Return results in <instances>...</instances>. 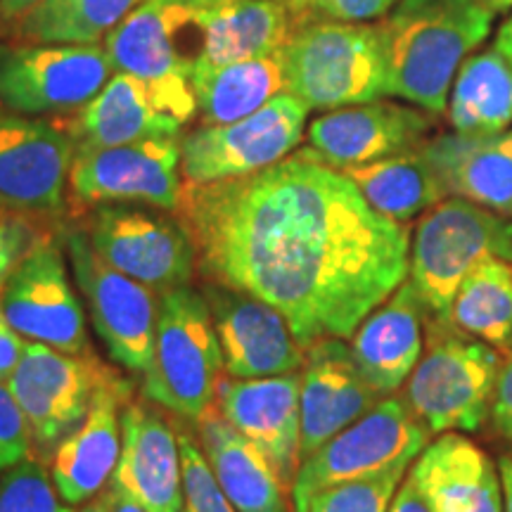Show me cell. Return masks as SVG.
Returning <instances> with one entry per match:
<instances>
[{
	"label": "cell",
	"mask_w": 512,
	"mask_h": 512,
	"mask_svg": "<svg viewBox=\"0 0 512 512\" xmlns=\"http://www.w3.org/2000/svg\"><path fill=\"white\" fill-rule=\"evenodd\" d=\"M178 211L204 278L275 306L304 349L349 339L408 280V228L370 207L342 171L304 155L183 185Z\"/></svg>",
	"instance_id": "cell-1"
},
{
	"label": "cell",
	"mask_w": 512,
	"mask_h": 512,
	"mask_svg": "<svg viewBox=\"0 0 512 512\" xmlns=\"http://www.w3.org/2000/svg\"><path fill=\"white\" fill-rule=\"evenodd\" d=\"M494 17L482 0H399L380 22L389 95L444 114L458 69L491 34Z\"/></svg>",
	"instance_id": "cell-2"
},
{
	"label": "cell",
	"mask_w": 512,
	"mask_h": 512,
	"mask_svg": "<svg viewBox=\"0 0 512 512\" xmlns=\"http://www.w3.org/2000/svg\"><path fill=\"white\" fill-rule=\"evenodd\" d=\"M287 93L309 110L366 105L389 95L380 22H313L280 50Z\"/></svg>",
	"instance_id": "cell-3"
},
{
	"label": "cell",
	"mask_w": 512,
	"mask_h": 512,
	"mask_svg": "<svg viewBox=\"0 0 512 512\" xmlns=\"http://www.w3.org/2000/svg\"><path fill=\"white\" fill-rule=\"evenodd\" d=\"M427 323V351L403 396L432 434H475L491 415L501 351L441 320Z\"/></svg>",
	"instance_id": "cell-4"
},
{
	"label": "cell",
	"mask_w": 512,
	"mask_h": 512,
	"mask_svg": "<svg viewBox=\"0 0 512 512\" xmlns=\"http://www.w3.org/2000/svg\"><path fill=\"white\" fill-rule=\"evenodd\" d=\"M223 354L207 299L190 285L162 294L155 349L143 394L178 418L197 422L216 403Z\"/></svg>",
	"instance_id": "cell-5"
},
{
	"label": "cell",
	"mask_w": 512,
	"mask_h": 512,
	"mask_svg": "<svg viewBox=\"0 0 512 512\" xmlns=\"http://www.w3.org/2000/svg\"><path fill=\"white\" fill-rule=\"evenodd\" d=\"M484 256L512 261L510 216L460 197L441 200L420 216L411 240L408 280L427 318L446 323L460 283Z\"/></svg>",
	"instance_id": "cell-6"
},
{
	"label": "cell",
	"mask_w": 512,
	"mask_h": 512,
	"mask_svg": "<svg viewBox=\"0 0 512 512\" xmlns=\"http://www.w3.org/2000/svg\"><path fill=\"white\" fill-rule=\"evenodd\" d=\"M430 437L432 432L411 411L406 396H387L302 460L290 489L294 512H306L311 498L330 486L411 465Z\"/></svg>",
	"instance_id": "cell-7"
},
{
	"label": "cell",
	"mask_w": 512,
	"mask_h": 512,
	"mask_svg": "<svg viewBox=\"0 0 512 512\" xmlns=\"http://www.w3.org/2000/svg\"><path fill=\"white\" fill-rule=\"evenodd\" d=\"M197 29V12L169 0H145L105 38L114 72L128 74L145 86L159 110L178 124L195 117L192 55L183 36Z\"/></svg>",
	"instance_id": "cell-8"
},
{
	"label": "cell",
	"mask_w": 512,
	"mask_h": 512,
	"mask_svg": "<svg viewBox=\"0 0 512 512\" xmlns=\"http://www.w3.org/2000/svg\"><path fill=\"white\" fill-rule=\"evenodd\" d=\"M309 112L292 93H280L245 119L204 124L181 140L183 176L195 185L219 183L283 162L302 143Z\"/></svg>",
	"instance_id": "cell-9"
},
{
	"label": "cell",
	"mask_w": 512,
	"mask_h": 512,
	"mask_svg": "<svg viewBox=\"0 0 512 512\" xmlns=\"http://www.w3.org/2000/svg\"><path fill=\"white\" fill-rule=\"evenodd\" d=\"M110 373L93 351L67 354L29 339L8 389L43 456H50L86 420L95 392Z\"/></svg>",
	"instance_id": "cell-10"
},
{
	"label": "cell",
	"mask_w": 512,
	"mask_h": 512,
	"mask_svg": "<svg viewBox=\"0 0 512 512\" xmlns=\"http://www.w3.org/2000/svg\"><path fill=\"white\" fill-rule=\"evenodd\" d=\"M114 76L105 46H0V105L19 114L79 110Z\"/></svg>",
	"instance_id": "cell-11"
},
{
	"label": "cell",
	"mask_w": 512,
	"mask_h": 512,
	"mask_svg": "<svg viewBox=\"0 0 512 512\" xmlns=\"http://www.w3.org/2000/svg\"><path fill=\"white\" fill-rule=\"evenodd\" d=\"M67 249L76 285L102 344L119 366L145 373L155 349L159 313L155 290L107 264L93 249L88 233L72 230Z\"/></svg>",
	"instance_id": "cell-12"
},
{
	"label": "cell",
	"mask_w": 512,
	"mask_h": 512,
	"mask_svg": "<svg viewBox=\"0 0 512 512\" xmlns=\"http://www.w3.org/2000/svg\"><path fill=\"white\" fill-rule=\"evenodd\" d=\"M0 306L12 328L31 342L67 354L91 351L83 306L69 283L62 249L53 240H36L29 247L0 292Z\"/></svg>",
	"instance_id": "cell-13"
},
{
	"label": "cell",
	"mask_w": 512,
	"mask_h": 512,
	"mask_svg": "<svg viewBox=\"0 0 512 512\" xmlns=\"http://www.w3.org/2000/svg\"><path fill=\"white\" fill-rule=\"evenodd\" d=\"M178 169V136L145 138L136 143L76 152L69 183L81 204L145 202L166 211H178L183 197Z\"/></svg>",
	"instance_id": "cell-14"
},
{
	"label": "cell",
	"mask_w": 512,
	"mask_h": 512,
	"mask_svg": "<svg viewBox=\"0 0 512 512\" xmlns=\"http://www.w3.org/2000/svg\"><path fill=\"white\" fill-rule=\"evenodd\" d=\"M88 240L107 264L162 294L188 285L197 268L188 230L159 214L102 207L93 216Z\"/></svg>",
	"instance_id": "cell-15"
},
{
	"label": "cell",
	"mask_w": 512,
	"mask_h": 512,
	"mask_svg": "<svg viewBox=\"0 0 512 512\" xmlns=\"http://www.w3.org/2000/svg\"><path fill=\"white\" fill-rule=\"evenodd\" d=\"M74 157L76 145L64 128L0 112V207L24 214L62 211Z\"/></svg>",
	"instance_id": "cell-16"
},
{
	"label": "cell",
	"mask_w": 512,
	"mask_h": 512,
	"mask_svg": "<svg viewBox=\"0 0 512 512\" xmlns=\"http://www.w3.org/2000/svg\"><path fill=\"white\" fill-rule=\"evenodd\" d=\"M202 294L209 304L228 377H273L304 366V347L275 306L211 280Z\"/></svg>",
	"instance_id": "cell-17"
},
{
	"label": "cell",
	"mask_w": 512,
	"mask_h": 512,
	"mask_svg": "<svg viewBox=\"0 0 512 512\" xmlns=\"http://www.w3.org/2000/svg\"><path fill=\"white\" fill-rule=\"evenodd\" d=\"M432 117L425 110L380 100L339 107L311 121L306 131L309 145L299 155L337 171L403 155L425 143Z\"/></svg>",
	"instance_id": "cell-18"
},
{
	"label": "cell",
	"mask_w": 512,
	"mask_h": 512,
	"mask_svg": "<svg viewBox=\"0 0 512 512\" xmlns=\"http://www.w3.org/2000/svg\"><path fill=\"white\" fill-rule=\"evenodd\" d=\"M216 403L230 425L252 441L292 489L302 465V373L273 377H226Z\"/></svg>",
	"instance_id": "cell-19"
},
{
	"label": "cell",
	"mask_w": 512,
	"mask_h": 512,
	"mask_svg": "<svg viewBox=\"0 0 512 512\" xmlns=\"http://www.w3.org/2000/svg\"><path fill=\"white\" fill-rule=\"evenodd\" d=\"M380 401L344 339L323 337L309 344L302 366V460Z\"/></svg>",
	"instance_id": "cell-20"
},
{
	"label": "cell",
	"mask_w": 512,
	"mask_h": 512,
	"mask_svg": "<svg viewBox=\"0 0 512 512\" xmlns=\"http://www.w3.org/2000/svg\"><path fill=\"white\" fill-rule=\"evenodd\" d=\"M110 484L124 489L145 512H183V467L176 427L145 401L121 411V453Z\"/></svg>",
	"instance_id": "cell-21"
},
{
	"label": "cell",
	"mask_w": 512,
	"mask_h": 512,
	"mask_svg": "<svg viewBox=\"0 0 512 512\" xmlns=\"http://www.w3.org/2000/svg\"><path fill=\"white\" fill-rule=\"evenodd\" d=\"M131 401L128 382L114 373L105 377L86 420L50 453V475L62 501L83 505L102 494L121 453V408Z\"/></svg>",
	"instance_id": "cell-22"
},
{
	"label": "cell",
	"mask_w": 512,
	"mask_h": 512,
	"mask_svg": "<svg viewBox=\"0 0 512 512\" xmlns=\"http://www.w3.org/2000/svg\"><path fill=\"white\" fill-rule=\"evenodd\" d=\"M411 479L432 512H503L494 460L475 441L444 432L413 460Z\"/></svg>",
	"instance_id": "cell-23"
},
{
	"label": "cell",
	"mask_w": 512,
	"mask_h": 512,
	"mask_svg": "<svg viewBox=\"0 0 512 512\" xmlns=\"http://www.w3.org/2000/svg\"><path fill=\"white\" fill-rule=\"evenodd\" d=\"M422 306L411 280L396 287L351 335L358 370L382 399L399 392L422 356Z\"/></svg>",
	"instance_id": "cell-24"
},
{
	"label": "cell",
	"mask_w": 512,
	"mask_h": 512,
	"mask_svg": "<svg viewBox=\"0 0 512 512\" xmlns=\"http://www.w3.org/2000/svg\"><path fill=\"white\" fill-rule=\"evenodd\" d=\"M420 150L446 195L512 216V128L489 136L441 133Z\"/></svg>",
	"instance_id": "cell-25"
},
{
	"label": "cell",
	"mask_w": 512,
	"mask_h": 512,
	"mask_svg": "<svg viewBox=\"0 0 512 512\" xmlns=\"http://www.w3.org/2000/svg\"><path fill=\"white\" fill-rule=\"evenodd\" d=\"M200 53L192 64H221L254 60L280 53L299 31L287 0H238L221 8L197 10Z\"/></svg>",
	"instance_id": "cell-26"
},
{
	"label": "cell",
	"mask_w": 512,
	"mask_h": 512,
	"mask_svg": "<svg viewBox=\"0 0 512 512\" xmlns=\"http://www.w3.org/2000/svg\"><path fill=\"white\" fill-rule=\"evenodd\" d=\"M207 460L238 512H287V486L264 453L230 425L219 403L197 420Z\"/></svg>",
	"instance_id": "cell-27"
},
{
	"label": "cell",
	"mask_w": 512,
	"mask_h": 512,
	"mask_svg": "<svg viewBox=\"0 0 512 512\" xmlns=\"http://www.w3.org/2000/svg\"><path fill=\"white\" fill-rule=\"evenodd\" d=\"M183 124L159 110L145 86L133 76L114 72L91 102L79 107L67 133L76 152L136 143L145 138H176Z\"/></svg>",
	"instance_id": "cell-28"
},
{
	"label": "cell",
	"mask_w": 512,
	"mask_h": 512,
	"mask_svg": "<svg viewBox=\"0 0 512 512\" xmlns=\"http://www.w3.org/2000/svg\"><path fill=\"white\" fill-rule=\"evenodd\" d=\"M192 93L204 124L219 126L245 119L271 102L275 95L287 93L283 55L254 57L230 62L221 67L192 64Z\"/></svg>",
	"instance_id": "cell-29"
},
{
	"label": "cell",
	"mask_w": 512,
	"mask_h": 512,
	"mask_svg": "<svg viewBox=\"0 0 512 512\" xmlns=\"http://www.w3.org/2000/svg\"><path fill=\"white\" fill-rule=\"evenodd\" d=\"M342 174L354 181L370 207L399 223L422 216L446 197L444 185L420 147L370 164L349 166Z\"/></svg>",
	"instance_id": "cell-30"
},
{
	"label": "cell",
	"mask_w": 512,
	"mask_h": 512,
	"mask_svg": "<svg viewBox=\"0 0 512 512\" xmlns=\"http://www.w3.org/2000/svg\"><path fill=\"white\" fill-rule=\"evenodd\" d=\"M453 131L470 136L508 131L512 124V64L496 48L467 57L448 95Z\"/></svg>",
	"instance_id": "cell-31"
},
{
	"label": "cell",
	"mask_w": 512,
	"mask_h": 512,
	"mask_svg": "<svg viewBox=\"0 0 512 512\" xmlns=\"http://www.w3.org/2000/svg\"><path fill=\"white\" fill-rule=\"evenodd\" d=\"M446 323L498 351H512V261L484 256L460 283Z\"/></svg>",
	"instance_id": "cell-32"
},
{
	"label": "cell",
	"mask_w": 512,
	"mask_h": 512,
	"mask_svg": "<svg viewBox=\"0 0 512 512\" xmlns=\"http://www.w3.org/2000/svg\"><path fill=\"white\" fill-rule=\"evenodd\" d=\"M145 0H38L17 22L34 43H100Z\"/></svg>",
	"instance_id": "cell-33"
},
{
	"label": "cell",
	"mask_w": 512,
	"mask_h": 512,
	"mask_svg": "<svg viewBox=\"0 0 512 512\" xmlns=\"http://www.w3.org/2000/svg\"><path fill=\"white\" fill-rule=\"evenodd\" d=\"M0 512H72L48 467L36 456L22 458L0 475Z\"/></svg>",
	"instance_id": "cell-34"
},
{
	"label": "cell",
	"mask_w": 512,
	"mask_h": 512,
	"mask_svg": "<svg viewBox=\"0 0 512 512\" xmlns=\"http://www.w3.org/2000/svg\"><path fill=\"white\" fill-rule=\"evenodd\" d=\"M406 470L408 465H396L382 475L330 486L311 498L306 512H389Z\"/></svg>",
	"instance_id": "cell-35"
},
{
	"label": "cell",
	"mask_w": 512,
	"mask_h": 512,
	"mask_svg": "<svg viewBox=\"0 0 512 512\" xmlns=\"http://www.w3.org/2000/svg\"><path fill=\"white\" fill-rule=\"evenodd\" d=\"M178 448H181L183 467V498L188 512H238L230 503L226 491L211 470L207 453L197 446L195 437L183 427H176Z\"/></svg>",
	"instance_id": "cell-36"
},
{
	"label": "cell",
	"mask_w": 512,
	"mask_h": 512,
	"mask_svg": "<svg viewBox=\"0 0 512 512\" xmlns=\"http://www.w3.org/2000/svg\"><path fill=\"white\" fill-rule=\"evenodd\" d=\"M299 29L313 22H366L380 19L399 0H287Z\"/></svg>",
	"instance_id": "cell-37"
},
{
	"label": "cell",
	"mask_w": 512,
	"mask_h": 512,
	"mask_svg": "<svg viewBox=\"0 0 512 512\" xmlns=\"http://www.w3.org/2000/svg\"><path fill=\"white\" fill-rule=\"evenodd\" d=\"M31 446L34 441L27 418L19 411L8 384H0V475L22 458L31 456Z\"/></svg>",
	"instance_id": "cell-38"
},
{
	"label": "cell",
	"mask_w": 512,
	"mask_h": 512,
	"mask_svg": "<svg viewBox=\"0 0 512 512\" xmlns=\"http://www.w3.org/2000/svg\"><path fill=\"white\" fill-rule=\"evenodd\" d=\"M34 242V235L24 221L8 219V216L0 221V292Z\"/></svg>",
	"instance_id": "cell-39"
},
{
	"label": "cell",
	"mask_w": 512,
	"mask_h": 512,
	"mask_svg": "<svg viewBox=\"0 0 512 512\" xmlns=\"http://www.w3.org/2000/svg\"><path fill=\"white\" fill-rule=\"evenodd\" d=\"M491 422L501 437L512 441V351L498 373L494 401H491Z\"/></svg>",
	"instance_id": "cell-40"
},
{
	"label": "cell",
	"mask_w": 512,
	"mask_h": 512,
	"mask_svg": "<svg viewBox=\"0 0 512 512\" xmlns=\"http://www.w3.org/2000/svg\"><path fill=\"white\" fill-rule=\"evenodd\" d=\"M27 342L29 339L24 337L22 332L12 328L3 306H0V384H8L12 373H15L19 366V361H22Z\"/></svg>",
	"instance_id": "cell-41"
},
{
	"label": "cell",
	"mask_w": 512,
	"mask_h": 512,
	"mask_svg": "<svg viewBox=\"0 0 512 512\" xmlns=\"http://www.w3.org/2000/svg\"><path fill=\"white\" fill-rule=\"evenodd\" d=\"M389 512H432L430 503L425 501V496L420 494V489L415 486L411 475L403 477V482L396 489L394 501L389 505Z\"/></svg>",
	"instance_id": "cell-42"
},
{
	"label": "cell",
	"mask_w": 512,
	"mask_h": 512,
	"mask_svg": "<svg viewBox=\"0 0 512 512\" xmlns=\"http://www.w3.org/2000/svg\"><path fill=\"white\" fill-rule=\"evenodd\" d=\"M102 503H105V512H145L136 498L114 484L107 486V491H102Z\"/></svg>",
	"instance_id": "cell-43"
},
{
	"label": "cell",
	"mask_w": 512,
	"mask_h": 512,
	"mask_svg": "<svg viewBox=\"0 0 512 512\" xmlns=\"http://www.w3.org/2000/svg\"><path fill=\"white\" fill-rule=\"evenodd\" d=\"M38 0H0V24H17Z\"/></svg>",
	"instance_id": "cell-44"
},
{
	"label": "cell",
	"mask_w": 512,
	"mask_h": 512,
	"mask_svg": "<svg viewBox=\"0 0 512 512\" xmlns=\"http://www.w3.org/2000/svg\"><path fill=\"white\" fill-rule=\"evenodd\" d=\"M498 475L503 486V512H512V456L498 460Z\"/></svg>",
	"instance_id": "cell-45"
},
{
	"label": "cell",
	"mask_w": 512,
	"mask_h": 512,
	"mask_svg": "<svg viewBox=\"0 0 512 512\" xmlns=\"http://www.w3.org/2000/svg\"><path fill=\"white\" fill-rule=\"evenodd\" d=\"M498 53H503L508 57L510 64H512V15L508 22L503 24L501 29H498V36H496V46H494Z\"/></svg>",
	"instance_id": "cell-46"
},
{
	"label": "cell",
	"mask_w": 512,
	"mask_h": 512,
	"mask_svg": "<svg viewBox=\"0 0 512 512\" xmlns=\"http://www.w3.org/2000/svg\"><path fill=\"white\" fill-rule=\"evenodd\" d=\"M169 3H178L190 10H211V8H221V5H228V3H238V0H169Z\"/></svg>",
	"instance_id": "cell-47"
},
{
	"label": "cell",
	"mask_w": 512,
	"mask_h": 512,
	"mask_svg": "<svg viewBox=\"0 0 512 512\" xmlns=\"http://www.w3.org/2000/svg\"><path fill=\"white\" fill-rule=\"evenodd\" d=\"M76 512H105V503H102V494L95 496L93 501H86Z\"/></svg>",
	"instance_id": "cell-48"
},
{
	"label": "cell",
	"mask_w": 512,
	"mask_h": 512,
	"mask_svg": "<svg viewBox=\"0 0 512 512\" xmlns=\"http://www.w3.org/2000/svg\"><path fill=\"white\" fill-rule=\"evenodd\" d=\"M484 5H489L494 12H505L512 8V0H482Z\"/></svg>",
	"instance_id": "cell-49"
},
{
	"label": "cell",
	"mask_w": 512,
	"mask_h": 512,
	"mask_svg": "<svg viewBox=\"0 0 512 512\" xmlns=\"http://www.w3.org/2000/svg\"><path fill=\"white\" fill-rule=\"evenodd\" d=\"M5 219V214H3V207H0V221H3Z\"/></svg>",
	"instance_id": "cell-50"
},
{
	"label": "cell",
	"mask_w": 512,
	"mask_h": 512,
	"mask_svg": "<svg viewBox=\"0 0 512 512\" xmlns=\"http://www.w3.org/2000/svg\"><path fill=\"white\" fill-rule=\"evenodd\" d=\"M183 512H188V510H183Z\"/></svg>",
	"instance_id": "cell-51"
}]
</instances>
